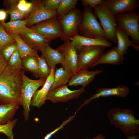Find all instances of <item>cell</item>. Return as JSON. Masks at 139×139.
Returning a JSON list of instances; mask_svg holds the SVG:
<instances>
[{
    "instance_id": "30bf717a",
    "label": "cell",
    "mask_w": 139,
    "mask_h": 139,
    "mask_svg": "<svg viewBox=\"0 0 139 139\" xmlns=\"http://www.w3.org/2000/svg\"><path fill=\"white\" fill-rule=\"evenodd\" d=\"M31 28L51 41L60 37L63 32L57 16L40 22Z\"/></svg>"
},
{
    "instance_id": "484cf974",
    "label": "cell",
    "mask_w": 139,
    "mask_h": 139,
    "mask_svg": "<svg viewBox=\"0 0 139 139\" xmlns=\"http://www.w3.org/2000/svg\"><path fill=\"white\" fill-rule=\"evenodd\" d=\"M15 39L17 45L18 51L22 59L26 56H35L37 58L39 56L37 50L32 48L28 46L22 39L19 34L8 33Z\"/></svg>"
},
{
    "instance_id": "cb8c5ba5",
    "label": "cell",
    "mask_w": 139,
    "mask_h": 139,
    "mask_svg": "<svg viewBox=\"0 0 139 139\" xmlns=\"http://www.w3.org/2000/svg\"><path fill=\"white\" fill-rule=\"evenodd\" d=\"M19 106L16 104H0V125L5 124L12 120Z\"/></svg>"
},
{
    "instance_id": "d590c367",
    "label": "cell",
    "mask_w": 139,
    "mask_h": 139,
    "mask_svg": "<svg viewBox=\"0 0 139 139\" xmlns=\"http://www.w3.org/2000/svg\"><path fill=\"white\" fill-rule=\"evenodd\" d=\"M75 114L73 116L69 117L68 119L63 122L60 126L54 129L53 131L50 132L44 137V139H50L52 136L57 132L62 129L63 126L68 123L71 121L74 118Z\"/></svg>"
},
{
    "instance_id": "4dcf8cb0",
    "label": "cell",
    "mask_w": 139,
    "mask_h": 139,
    "mask_svg": "<svg viewBox=\"0 0 139 139\" xmlns=\"http://www.w3.org/2000/svg\"><path fill=\"white\" fill-rule=\"evenodd\" d=\"M37 58L41 78H46L50 73L51 69L49 66L43 56H39Z\"/></svg>"
},
{
    "instance_id": "4316f807",
    "label": "cell",
    "mask_w": 139,
    "mask_h": 139,
    "mask_svg": "<svg viewBox=\"0 0 139 139\" xmlns=\"http://www.w3.org/2000/svg\"><path fill=\"white\" fill-rule=\"evenodd\" d=\"M23 70L28 71L36 78H41L36 57L26 56L22 59Z\"/></svg>"
},
{
    "instance_id": "603a6c76",
    "label": "cell",
    "mask_w": 139,
    "mask_h": 139,
    "mask_svg": "<svg viewBox=\"0 0 139 139\" xmlns=\"http://www.w3.org/2000/svg\"><path fill=\"white\" fill-rule=\"evenodd\" d=\"M73 73L61 67L55 70L53 82L50 91L59 86L66 85L69 82Z\"/></svg>"
},
{
    "instance_id": "277c9868",
    "label": "cell",
    "mask_w": 139,
    "mask_h": 139,
    "mask_svg": "<svg viewBox=\"0 0 139 139\" xmlns=\"http://www.w3.org/2000/svg\"><path fill=\"white\" fill-rule=\"evenodd\" d=\"M22 78L21 90V105L23 108V115L24 120L27 121L29 116L30 106L32 97L37 89L42 86L46 78H41L37 80L29 78L25 74V71H21Z\"/></svg>"
},
{
    "instance_id": "4fadbf2b",
    "label": "cell",
    "mask_w": 139,
    "mask_h": 139,
    "mask_svg": "<svg viewBox=\"0 0 139 139\" xmlns=\"http://www.w3.org/2000/svg\"><path fill=\"white\" fill-rule=\"evenodd\" d=\"M102 4L115 16L136 11L139 7V1L103 0Z\"/></svg>"
},
{
    "instance_id": "e0dca14e",
    "label": "cell",
    "mask_w": 139,
    "mask_h": 139,
    "mask_svg": "<svg viewBox=\"0 0 139 139\" xmlns=\"http://www.w3.org/2000/svg\"><path fill=\"white\" fill-rule=\"evenodd\" d=\"M55 70L54 68H51L50 73L46 78L42 88L40 90H37L34 93L31 102V106L39 108L45 103L46 97L53 82Z\"/></svg>"
},
{
    "instance_id": "9a60e30c",
    "label": "cell",
    "mask_w": 139,
    "mask_h": 139,
    "mask_svg": "<svg viewBox=\"0 0 139 139\" xmlns=\"http://www.w3.org/2000/svg\"><path fill=\"white\" fill-rule=\"evenodd\" d=\"M129 91V88L124 85H119L116 87L112 88H100L97 90L95 94L86 100L79 109L89 104L93 100L100 97L114 96L125 97L128 96Z\"/></svg>"
},
{
    "instance_id": "5b68a950",
    "label": "cell",
    "mask_w": 139,
    "mask_h": 139,
    "mask_svg": "<svg viewBox=\"0 0 139 139\" xmlns=\"http://www.w3.org/2000/svg\"><path fill=\"white\" fill-rule=\"evenodd\" d=\"M83 12L79 9H75L67 14L57 17L62 27L63 32L60 37L64 42L70 40L73 36L79 34V27L82 18Z\"/></svg>"
},
{
    "instance_id": "1f68e13d",
    "label": "cell",
    "mask_w": 139,
    "mask_h": 139,
    "mask_svg": "<svg viewBox=\"0 0 139 139\" xmlns=\"http://www.w3.org/2000/svg\"><path fill=\"white\" fill-rule=\"evenodd\" d=\"M18 50L17 44L16 42H15L5 45L0 51L4 58L7 62L14 52Z\"/></svg>"
},
{
    "instance_id": "e575fe53",
    "label": "cell",
    "mask_w": 139,
    "mask_h": 139,
    "mask_svg": "<svg viewBox=\"0 0 139 139\" xmlns=\"http://www.w3.org/2000/svg\"><path fill=\"white\" fill-rule=\"evenodd\" d=\"M61 0H44L45 8L50 11H56L58 8Z\"/></svg>"
},
{
    "instance_id": "836d02e7",
    "label": "cell",
    "mask_w": 139,
    "mask_h": 139,
    "mask_svg": "<svg viewBox=\"0 0 139 139\" xmlns=\"http://www.w3.org/2000/svg\"><path fill=\"white\" fill-rule=\"evenodd\" d=\"M33 2H28L25 0H20L17 5L18 10L22 12L30 13L33 7Z\"/></svg>"
},
{
    "instance_id": "2e32d148",
    "label": "cell",
    "mask_w": 139,
    "mask_h": 139,
    "mask_svg": "<svg viewBox=\"0 0 139 139\" xmlns=\"http://www.w3.org/2000/svg\"><path fill=\"white\" fill-rule=\"evenodd\" d=\"M102 72V70L100 69L91 70L80 69L73 74L68 82V85L73 86L80 85L84 88L93 80L97 75Z\"/></svg>"
},
{
    "instance_id": "f35d334b",
    "label": "cell",
    "mask_w": 139,
    "mask_h": 139,
    "mask_svg": "<svg viewBox=\"0 0 139 139\" xmlns=\"http://www.w3.org/2000/svg\"><path fill=\"white\" fill-rule=\"evenodd\" d=\"M8 14L6 10L0 9V22H5Z\"/></svg>"
},
{
    "instance_id": "d6986e66",
    "label": "cell",
    "mask_w": 139,
    "mask_h": 139,
    "mask_svg": "<svg viewBox=\"0 0 139 139\" xmlns=\"http://www.w3.org/2000/svg\"><path fill=\"white\" fill-rule=\"evenodd\" d=\"M115 33L118 43L117 47L123 55H124L128 53V50L130 46L132 47L136 51H139V45L130 40L128 34L117 25L116 28Z\"/></svg>"
},
{
    "instance_id": "7c38bea8",
    "label": "cell",
    "mask_w": 139,
    "mask_h": 139,
    "mask_svg": "<svg viewBox=\"0 0 139 139\" xmlns=\"http://www.w3.org/2000/svg\"><path fill=\"white\" fill-rule=\"evenodd\" d=\"M57 49L63 55L64 61L61 67L71 71L73 74L78 69V55L77 50L70 40L64 42Z\"/></svg>"
},
{
    "instance_id": "d4e9b609",
    "label": "cell",
    "mask_w": 139,
    "mask_h": 139,
    "mask_svg": "<svg viewBox=\"0 0 139 139\" xmlns=\"http://www.w3.org/2000/svg\"><path fill=\"white\" fill-rule=\"evenodd\" d=\"M27 21V18L24 20L10 21L8 22H0V23L7 33L19 34L29 28L26 26Z\"/></svg>"
},
{
    "instance_id": "b9f144b4",
    "label": "cell",
    "mask_w": 139,
    "mask_h": 139,
    "mask_svg": "<svg viewBox=\"0 0 139 139\" xmlns=\"http://www.w3.org/2000/svg\"></svg>"
},
{
    "instance_id": "ac0fdd59",
    "label": "cell",
    "mask_w": 139,
    "mask_h": 139,
    "mask_svg": "<svg viewBox=\"0 0 139 139\" xmlns=\"http://www.w3.org/2000/svg\"><path fill=\"white\" fill-rule=\"evenodd\" d=\"M124 59L117 46H114L106 52L103 53L97 61L91 67L93 68L101 64L119 65L122 64Z\"/></svg>"
},
{
    "instance_id": "f1b7e54d",
    "label": "cell",
    "mask_w": 139,
    "mask_h": 139,
    "mask_svg": "<svg viewBox=\"0 0 139 139\" xmlns=\"http://www.w3.org/2000/svg\"><path fill=\"white\" fill-rule=\"evenodd\" d=\"M22 62V59L18 50L10 57L7 63L8 65L12 69L21 71L23 70Z\"/></svg>"
},
{
    "instance_id": "ab89813d",
    "label": "cell",
    "mask_w": 139,
    "mask_h": 139,
    "mask_svg": "<svg viewBox=\"0 0 139 139\" xmlns=\"http://www.w3.org/2000/svg\"><path fill=\"white\" fill-rule=\"evenodd\" d=\"M126 137L125 139H139V136L137 134L129 136Z\"/></svg>"
},
{
    "instance_id": "60d3db41",
    "label": "cell",
    "mask_w": 139,
    "mask_h": 139,
    "mask_svg": "<svg viewBox=\"0 0 139 139\" xmlns=\"http://www.w3.org/2000/svg\"><path fill=\"white\" fill-rule=\"evenodd\" d=\"M93 139H105L104 135L101 134H98L97 136Z\"/></svg>"
},
{
    "instance_id": "f546056e",
    "label": "cell",
    "mask_w": 139,
    "mask_h": 139,
    "mask_svg": "<svg viewBox=\"0 0 139 139\" xmlns=\"http://www.w3.org/2000/svg\"><path fill=\"white\" fill-rule=\"evenodd\" d=\"M18 119L12 120L5 124L0 125V133L5 134L8 139H14L13 129L16 125Z\"/></svg>"
},
{
    "instance_id": "44dd1931",
    "label": "cell",
    "mask_w": 139,
    "mask_h": 139,
    "mask_svg": "<svg viewBox=\"0 0 139 139\" xmlns=\"http://www.w3.org/2000/svg\"><path fill=\"white\" fill-rule=\"evenodd\" d=\"M49 66L51 69H55L56 66L58 64L62 65L64 57L63 54L57 49H54L48 45L45 48L42 54Z\"/></svg>"
},
{
    "instance_id": "7402d4cb",
    "label": "cell",
    "mask_w": 139,
    "mask_h": 139,
    "mask_svg": "<svg viewBox=\"0 0 139 139\" xmlns=\"http://www.w3.org/2000/svg\"><path fill=\"white\" fill-rule=\"evenodd\" d=\"M18 0H5L3 5L6 7V10L10 16V21L24 20L28 17L30 13L22 12L17 7Z\"/></svg>"
},
{
    "instance_id": "7a4b0ae2",
    "label": "cell",
    "mask_w": 139,
    "mask_h": 139,
    "mask_svg": "<svg viewBox=\"0 0 139 139\" xmlns=\"http://www.w3.org/2000/svg\"><path fill=\"white\" fill-rule=\"evenodd\" d=\"M106 115L110 123L120 130L126 137L139 133V120L132 110L112 108L107 112Z\"/></svg>"
},
{
    "instance_id": "ffe728a7",
    "label": "cell",
    "mask_w": 139,
    "mask_h": 139,
    "mask_svg": "<svg viewBox=\"0 0 139 139\" xmlns=\"http://www.w3.org/2000/svg\"><path fill=\"white\" fill-rule=\"evenodd\" d=\"M70 41L77 50L85 46H101L106 47L112 46V44L107 40H102L91 38L83 37L79 34L72 37Z\"/></svg>"
},
{
    "instance_id": "6da1fadb",
    "label": "cell",
    "mask_w": 139,
    "mask_h": 139,
    "mask_svg": "<svg viewBox=\"0 0 139 139\" xmlns=\"http://www.w3.org/2000/svg\"><path fill=\"white\" fill-rule=\"evenodd\" d=\"M21 71L13 69L8 65L0 74V104L21 105Z\"/></svg>"
},
{
    "instance_id": "9c48e42d",
    "label": "cell",
    "mask_w": 139,
    "mask_h": 139,
    "mask_svg": "<svg viewBox=\"0 0 139 139\" xmlns=\"http://www.w3.org/2000/svg\"><path fill=\"white\" fill-rule=\"evenodd\" d=\"M32 8L27 18V27L31 28L43 21L57 16L56 11H50L45 7L44 0L32 1Z\"/></svg>"
},
{
    "instance_id": "5bb4252c",
    "label": "cell",
    "mask_w": 139,
    "mask_h": 139,
    "mask_svg": "<svg viewBox=\"0 0 139 139\" xmlns=\"http://www.w3.org/2000/svg\"><path fill=\"white\" fill-rule=\"evenodd\" d=\"M19 34L30 47L39 51L42 54L46 47L49 45L51 42V40L31 28Z\"/></svg>"
},
{
    "instance_id": "83f0119b",
    "label": "cell",
    "mask_w": 139,
    "mask_h": 139,
    "mask_svg": "<svg viewBox=\"0 0 139 139\" xmlns=\"http://www.w3.org/2000/svg\"><path fill=\"white\" fill-rule=\"evenodd\" d=\"M78 0H61L56 10L57 17L64 16L75 9Z\"/></svg>"
},
{
    "instance_id": "52a82bcc",
    "label": "cell",
    "mask_w": 139,
    "mask_h": 139,
    "mask_svg": "<svg viewBox=\"0 0 139 139\" xmlns=\"http://www.w3.org/2000/svg\"><path fill=\"white\" fill-rule=\"evenodd\" d=\"M117 25L130 36L134 43H139V13L136 11L115 16Z\"/></svg>"
},
{
    "instance_id": "3957f363",
    "label": "cell",
    "mask_w": 139,
    "mask_h": 139,
    "mask_svg": "<svg viewBox=\"0 0 139 139\" xmlns=\"http://www.w3.org/2000/svg\"><path fill=\"white\" fill-rule=\"evenodd\" d=\"M92 8L89 6L84 7L82 20L79 27V34L91 38L107 40Z\"/></svg>"
},
{
    "instance_id": "8fae6325",
    "label": "cell",
    "mask_w": 139,
    "mask_h": 139,
    "mask_svg": "<svg viewBox=\"0 0 139 139\" xmlns=\"http://www.w3.org/2000/svg\"><path fill=\"white\" fill-rule=\"evenodd\" d=\"M85 92L84 88L72 90L68 88V85H66L50 91L46 97V100H49L53 103L66 102L77 98Z\"/></svg>"
},
{
    "instance_id": "ba28073f",
    "label": "cell",
    "mask_w": 139,
    "mask_h": 139,
    "mask_svg": "<svg viewBox=\"0 0 139 139\" xmlns=\"http://www.w3.org/2000/svg\"><path fill=\"white\" fill-rule=\"evenodd\" d=\"M106 48L101 46H94L83 47L77 50V70L90 68Z\"/></svg>"
},
{
    "instance_id": "d6a6232c",
    "label": "cell",
    "mask_w": 139,
    "mask_h": 139,
    "mask_svg": "<svg viewBox=\"0 0 139 139\" xmlns=\"http://www.w3.org/2000/svg\"><path fill=\"white\" fill-rule=\"evenodd\" d=\"M15 42L13 37L5 31L0 23V50L5 45Z\"/></svg>"
},
{
    "instance_id": "8d00e7d4",
    "label": "cell",
    "mask_w": 139,
    "mask_h": 139,
    "mask_svg": "<svg viewBox=\"0 0 139 139\" xmlns=\"http://www.w3.org/2000/svg\"><path fill=\"white\" fill-rule=\"evenodd\" d=\"M103 0H81V2L84 7L89 6L93 9L97 5L101 4Z\"/></svg>"
},
{
    "instance_id": "74e56055",
    "label": "cell",
    "mask_w": 139,
    "mask_h": 139,
    "mask_svg": "<svg viewBox=\"0 0 139 139\" xmlns=\"http://www.w3.org/2000/svg\"><path fill=\"white\" fill-rule=\"evenodd\" d=\"M8 65L7 62L4 58L0 51V74L3 72Z\"/></svg>"
},
{
    "instance_id": "8992f818",
    "label": "cell",
    "mask_w": 139,
    "mask_h": 139,
    "mask_svg": "<svg viewBox=\"0 0 139 139\" xmlns=\"http://www.w3.org/2000/svg\"><path fill=\"white\" fill-rule=\"evenodd\" d=\"M93 9L96 15L100 21L106 39L115 44L116 43L115 31L117 23L115 17L102 3Z\"/></svg>"
}]
</instances>
